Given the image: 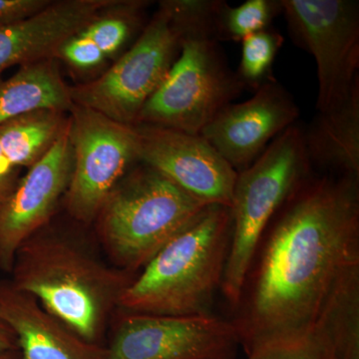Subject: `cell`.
<instances>
[{
	"mask_svg": "<svg viewBox=\"0 0 359 359\" xmlns=\"http://www.w3.org/2000/svg\"><path fill=\"white\" fill-rule=\"evenodd\" d=\"M271 224L231 321L247 355L309 334L339 278L359 264V179L313 172Z\"/></svg>",
	"mask_w": 359,
	"mask_h": 359,
	"instance_id": "6da1fadb",
	"label": "cell"
},
{
	"mask_svg": "<svg viewBox=\"0 0 359 359\" xmlns=\"http://www.w3.org/2000/svg\"><path fill=\"white\" fill-rule=\"evenodd\" d=\"M82 237L47 224L16 252L11 282L80 337L101 344L136 275L106 264Z\"/></svg>",
	"mask_w": 359,
	"mask_h": 359,
	"instance_id": "7a4b0ae2",
	"label": "cell"
},
{
	"mask_svg": "<svg viewBox=\"0 0 359 359\" xmlns=\"http://www.w3.org/2000/svg\"><path fill=\"white\" fill-rule=\"evenodd\" d=\"M231 235L229 207L212 205L168 243L123 292L119 311L159 316L211 314Z\"/></svg>",
	"mask_w": 359,
	"mask_h": 359,
	"instance_id": "3957f363",
	"label": "cell"
},
{
	"mask_svg": "<svg viewBox=\"0 0 359 359\" xmlns=\"http://www.w3.org/2000/svg\"><path fill=\"white\" fill-rule=\"evenodd\" d=\"M139 163L117 184L94 221L116 268L134 275L210 207Z\"/></svg>",
	"mask_w": 359,
	"mask_h": 359,
	"instance_id": "277c9868",
	"label": "cell"
},
{
	"mask_svg": "<svg viewBox=\"0 0 359 359\" xmlns=\"http://www.w3.org/2000/svg\"><path fill=\"white\" fill-rule=\"evenodd\" d=\"M313 169L297 123L238 173L231 203V235L221 290L231 306L242 299L259 244L271 219Z\"/></svg>",
	"mask_w": 359,
	"mask_h": 359,
	"instance_id": "5b68a950",
	"label": "cell"
},
{
	"mask_svg": "<svg viewBox=\"0 0 359 359\" xmlns=\"http://www.w3.org/2000/svg\"><path fill=\"white\" fill-rule=\"evenodd\" d=\"M245 90L219 46L215 23L190 25L182 36L178 57L135 125L201 134Z\"/></svg>",
	"mask_w": 359,
	"mask_h": 359,
	"instance_id": "8992f818",
	"label": "cell"
},
{
	"mask_svg": "<svg viewBox=\"0 0 359 359\" xmlns=\"http://www.w3.org/2000/svg\"><path fill=\"white\" fill-rule=\"evenodd\" d=\"M183 34L166 1H161L138 39L114 65L91 81L70 86L73 104L133 126L178 57Z\"/></svg>",
	"mask_w": 359,
	"mask_h": 359,
	"instance_id": "52a82bcc",
	"label": "cell"
},
{
	"mask_svg": "<svg viewBox=\"0 0 359 359\" xmlns=\"http://www.w3.org/2000/svg\"><path fill=\"white\" fill-rule=\"evenodd\" d=\"M295 43L313 55L316 112L332 109L359 84V4L354 0H280Z\"/></svg>",
	"mask_w": 359,
	"mask_h": 359,
	"instance_id": "ba28073f",
	"label": "cell"
},
{
	"mask_svg": "<svg viewBox=\"0 0 359 359\" xmlns=\"http://www.w3.org/2000/svg\"><path fill=\"white\" fill-rule=\"evenodd\" d=\"M68 115L73 170L63 201L71 218L90 224L132 164L139 162L137 135L134 126L76 104Z\"/></svg>",
	"mask_w": 359,
	"mask_h": 359,
	"instance_id": "9c48e42d",
	"label": "cell"
},
{
	"mask_svg": "<svg viewBox=\"0 0 359 359\" xmlns=\"http://www.w3.org/2000/svg\"><path fill=\"white\" fill-rule=\"evenodd\" d=\"M120 311L106 359H233L241 346L233 323L212 314Z\"/></svg>",
	"mask_w": 359,
	"mask_h": 359,
	"instance_id": "30bf717a",
	"label": "cell"
},
{
	"mask_svg": "<svg viewBox=\"0 0 359 359\" xmlns=\"http://www.w3.org/2000/svg\"><path fill=\"white\" fill-rule=\"evenodd\" d=\"M138 161L208 205L231 207L238 173L202 135L133 125Z\"/></svg>",
	"mask_w": 359,
	"mask_h": 359,
	"instance_id": "8fae6325",
	"label": "cell"
},
{
	"mask_svg": "<svg viewBox=\"0 0 359 359\" xmlns=\"http://www.w3.org/2000/svg\"><path fill=\"white\" fill-rule=\"evenodd\" d=\"M301 110L294 97L269 78L241 103L224 107L200 135L237 173L259 157L278 135L297 124Z\"/></svg>",
	"mask_w": 359,
	"mask_h": 359,
	"instance_id": "7c38bea8",
	"label": "cell"
},
{
	"mask_svg": "<svg viewBox=\"0 0 359 359\" xmlns=\"http://www.w3.org/2000/svg\"><path fill=\"white\" fill-rule=\"evenodd\" d=\"M72 170L67 128L51 150L21 177L0 209V269L11 273L20 245L51 223L69 188Z\"/></svg>",
	"mask_w": 359,
	"mask_h": 359,
	"instance_id": "4fadbf2b",
	"label": "cell"
},
{
	"mask_svg": "<svg viewBox=\"0 0 359 359\" xmlns=\"http://www.w3.org/2000/svg\"><path fill=\"white\" fill-rule=\"evenodd\" d=\"M116 1L59 0L27 20L0 25V75L13 66L55 57L63 42Z\"/></svg>",
	"mask_w": 359,
	"mask_h": 359,
	"instance_id": "5bb4252c",
	"label": "cell"
},
{
	"mask_svg": "<svg viewBox=\"0 0 359 359\" xmlns=\"http://www.w3.org/2000/svg\"><path fill=\"white\" fill-rule=\"evenodd\" d=\"M0 318L15 334L21 359H106L105 346L80 337L11 280H0Z\"/></svg>",
	"mask_w": 359,
	"mask_h": 359,
	"instance_id": "9a60e30c",
	"label": "cell"
},
{
	"mask_svg": "<svg viewBox=\"0 0 359 359\" xmlns=\"http://www.w3.org/2000/svg\"><path fill=\"white\" fill-rule=\"evenodd\" d=\"M304 141L313 169L359 179V84L339 106L316 113Z\"/></svg>",
	"mask_w": 359,
	"mask_h": 359,
	"instance_id": "2e32d148",
	"label": "cell"
},
{
	"mask_svg": "<svg viewBox=\"0 0 359 359\" xmlns=\"http://www.w3.org/2000/svg\"><path fill=\"white\" fill-rule=\"evenodd\" d=\"M73 106L57 58L20 66L13 76L0 79V125L37 109L69 112Z\"/></svg>",
	"mask_w": 359,
	"mask_h": 359,
	"instance_id": "e0dca14e",
	"label": "cell"
},
{
	"mask_svg": "<svg viewBox=\"0 0 359 359\" xmlns=\"http://www.w3.org/2000/svg\"><path fill=\"white\" fill-rule=\"evenodd\" d=\"M337 359H359V264L339 278L309 330Z\"/></svg>",
	"mask_w": 359,
	"mask_h": 359,
	"instance_id": "ac0fdd59",
	"label": "cell"
},
{
	"mask_svg": "<svg viewBox=\"0 0 359 359\" xmlns=\"http://www.w3.org/2000/svg\"><path fill=\"white\" fill-rule=\"evenodd\" d=\"M68 112L37 109L0 125V145L14 166L29 169L41 160L68 128Z\"/></svg>",
	"mask_w": 359,
	"mask_h": 359,
	"instance_id": "d6986e66",
	"label": "cell"
},
{
	"mask_svg": "<svg viewBox=\"0 0 359 359\" xmlns=\"http://www.w3.org/2000/svg\"><path fill=\"white\" fill-rule=\"evenodd\" d=\"M282 13L280 0H248L233 7L222 1L216 20L217 37L221 41H242L254 33L268 29Z\"/></svg>",
	"mask_w": 359,
	"mask_h": 359,
	"instance_id": "ffe728a7",
	"label": "cell"
},
{
	"mask_svg": "<svg viewBox=\"0 0 359 359\" xmlns=\"http://www.w3.org/2000/svg\"><path fill=\"white\" fill-rule=\"evenodd\" d=\"M242 55L237 74L245 89L256 91L271 78V67L285 39L273 28L262 30L242 41Z\"/></svg>",
	"mask_w": 359,
	"mask_h": 359,
	"instance_id": "44dd1931",
	"label": "cell"
},
{
	"mask_svg": "<svg viewBox=\"0 0 359 359\" xmlns=\"http://www.w3.org/2000/svg\"><path fill=\"white\" fill-rule=\"evenodd\" d=\"M247 359H337L332 348L313 332L259 347Z\"/></svg>",
	"mask_w": 359,
	"mask_h": 359,
	"instance_id": "7402d4cb",
	"label": "cell"
},
{
	"mask_svg": "<svg viewBox=\"0 0 359 359\" xmlns=\"http://www.w3.org/2000/svg\"><path fill=\"white\" fill-rule=\"evenodd\" d=\"M55 57L58 61H63L71 69L79 72L97 69L107 61L102 52L85 36L81 29L63 42Z\"/></svg>",
	"mask_w": 359,
	"mask_h": 359,
	"instance_id": "603a6c76",
	"label": "cell"
},
{
	"mask_svg": "<svg viewBox=\"0 0 359 359\" xmlns=\"http://www.w3.org/2000/svg\"><path fill=\"white\" fill-rule=\"evenodd\" d=\"M51 0H0V25L27 20L46 8Z\"/></svg>",
	"mask_w": 359,
	"mask_h": 359,
	"instance_id": "cb8c5ba5",
	"label": "cell"
},
{
	"mask_svg": "<svg viewBox=\"0 0 359 359\" xmlns=\"http://www.w3.org/2000/svg\"><path fill=\"white\" fill-rule=\"evenodd\" d=\"M21 169L8 160L0 145V209L13 196L21 179Z\"/></svg>",
	"mask_w": 359,
	"mask_h": 359,
	"instance_id": "d4e9b609",
	"label": "cell"
},
{
	"mask_svg": "<svg viewBox=\"0 0 359 359\" xmlns=\"http://www.w3.org/2000/svg\"><path fill=\"white\" fill-rule=\"evenodd\" d=\"M0 351L18 353L15 334L1 318H0Z\"/></svg>",
	"mask_w": 359,
	"mask_h": 359,
	"instance_id": "484cf974",
	"label": "cell"
},
{
	"mask_svg": "<svg viewBox=\"0 0 359 359\" xmlns=\"http://www.w3.org/2000/svg\"><path fill=\"white\" fill-rule=\"evenodd\" d=\"M0 359H21L18 353H8V351H0Z\"/></svg>",
	"mask_w": 359,
	"mask_h": 359,
	"instance_id": "4316f807",
	"label": "cell"
}]
</instances>
